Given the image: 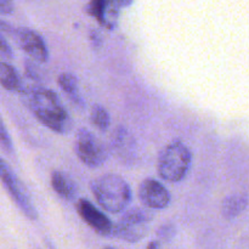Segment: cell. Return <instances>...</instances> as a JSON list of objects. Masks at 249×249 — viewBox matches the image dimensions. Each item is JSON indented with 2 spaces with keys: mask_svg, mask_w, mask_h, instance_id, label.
Returning a JSON list of instances; mask_svg holds the SVG:
<instances>
[{
  "mask_svg": "<svg viewBox=\"0 0 249 249\" xmlns=\"http://www.w3.org/2000/svg\"><path fill=\"white\" fill-rule=\"evenodd\" d=\"M27 108L43 125L57 134H68L73 129L72 118L63 107L60 97L50 89L33 85L19 91Z\"/></svg>",
  "mask_w": 249,
  "mask_h": 249,
  "instance_id": "cell-1",
  "label": "cell"
},
{
  "mask_svg": "<svg viewBox=\"0 0 249 249\" xmlns=\"http://www.w3.org/2000/svg\"><path fill=\"white\" fill-rule=\"evenodd\" d=\"M91 190L100 207L109 213L124 211L131 201V190L128 182L116 174H105L95 179Z\"/></svg>",
  "mask_w": 249,
  "mask_h": 249,
  "instance_id": "cell-2",
  "label": "cell"
},
{
  "mask_svg": "<svg viewBox=\"0 0 249 249\" xmlns=\"http://www.w3.org/2000/svg\"><path fill=\"white\" fill-rule=\"evenodd\" d=\"M191 162L192 153L189 147L181 141H173L158 156V174L168 182H179L189 173Z\"/></svg>",
  "mask_w": 249,
  "mask_h": 249,
  "instance_id": "cell-3",
  "label": "cell"
},
{
  "mask_svg": "<svg viewBox=\"0 0 249 249\" xmlns=\"http://www.w3.org/2000/svg\"><path fill=\"white\" fill-rule=\"evenodd\" d=\"M153 215L142 208H133L125 212L118 223L113 225L112 236L125 242H139L150 230Z\"/></svg>",
  "mask_w": 249,
  "mask_h": 249,
  "instance_id": "cell-4",
  "label": "cell"
},
{
  "mask_svg": "<svg viewBox=\"0 0 249 249\" xmlns=\"http://www.w3.org/2000/svg\"><path fill=\"white\" fill-rule=\"evenodd\" d=\"M74 152L80 162L89 168H99L108 158L106 146L88 129H79L75 134Z\"/></svg>",
  "mask_w": 249,
  "mask_h": 249,
  "instance_id": "cell-5",
  "label": "cell"
},
{
  "mask_svg": "<svg viewBox=\"0 0 249 249\" xmlns=\"http://www.w3.org/2000/svg\"><path fill=\"white\" fill-rule=\"evenodd\" d=\"M0 181H1L2 186L7 191L9 196L11 197L12 201L15 202L19 211L24 214L31 220H36L38 219V213L36 209L34 208L33 203H32L29 195L27 192L26 187L23 186L14 170L10 168V165L0 157Z\"/></svg>",
  "mask_w": 249,
  "mask_h": 249,
  "instance_id": "cell-6",
  "label": "cell"
},
{
  "mask_svg": "<svg viewBox=\"0 0 249 249\" xmlns=\"http://www.w3.org/2000/svg\"><path fill=\"white\" fill-rule=\"evenodd\" d=\"M111 148L117 160L124 165H134L139 160V145L133 134L124 126H117L112 135Z\"/></svg>",
  "mask_w": 249,
  "mask_h": 249,
  "instance_id": "cell-7",
  "label": "cell"
},
{
  "mask_svg": "<svg viewBox=\"0 0 249 249\" xmlns=\"http://www.w3.org/2000/svg\"><path fill=\"white\" fill-rule=\"evenodd\" d=\"M12 38L15 39L19 49L24 51L34 62L45 63L49 60V50L45 41L41 38L40 34L28 28L15 29L12 33Z\"/></svg>",
  "mask_w": 249,
  "mask_h": 249,
  "instance_id": "cell-8",
  "label": "cell"
},
{
  "mask_svg": "<svg viewBox=\"0 0 249 249\" xmlns=\"http://www.w3.org/2000/svg\"><path fill=\"white\" fill-rule=\"evenodd\" d=\"M130 1L131 0H90L87 11L102 26L114 28L121 7L126 6Z\"/></svg>",
  "mask_w": 249,
  "mask_h": 249,
  "instance_id": "cell-9",
  "label": "cell"
},
{
  "mask_svg": "<svg viewBox=\"0 0 249 249\" xmlns=\"http://www.w3.org/2000/svg\"><path fill=\"white\" fill-rule=\"evenodd\" d=\"M75 208H77V212L80 215V218L95 232L102 236L112 235V230H113V224H112V221L109 220L108 216H106L102 212H100L91 202L88 201V199L80 198L75 203Z\"/></svg>",
  "mask_w": 249,
  "mask_h": 249,
  "instance_id": "cell-10",
  "label": "cell"
},
{
  "mask_svg": "<svg viewBox=\"0 0 249 249\" xmlns=\"http://www.w3.org/2000/svg\"><path fill=\"white\" fill-rule=\"evenodd\" d=\"M139 198L146 207L152 209L167 208L170 203V194L155 179H145L139 187Z\"/></svg>",
  "mask_w": 249,
  "mask_h": 249,
  "instance_id": "cell-11",
  "label": "cell"
},
{
  "mask_svg": "<svg viewBox=\"0 0 249 249\" xmlns=\"http://www.w3.org/2000/svg\"><path fill=\"white\" fill-rule=\"evenodd\" d=\"M51 186L53 191L66 201H74L78 194V187L75 182L71 179L70 175L60 170H53L51 173Z\"/></svg>",
  "mask_w": 249,
  "mask_h": 249,
  "instance_id": "cell-12",
  "label": "cell"
},
{
  "mask_svg": "<svg viewBox=\"0 0 249 249\" xmlns=\"http://www.w3.org/2000/svg\"><path fill=\"white\" fill-rule=\"evenodd\" d=\"M249 204V197L246 194H233L226 197L221 203V214L228 220L237 218L246 211Z\"/></svg>",
  "mask_w": 249,
  "mask_h": 249,
  "instance_id": "cell-13",
  "label": "cell"
},
{
  "mask_svg": "<svg viewBox=\"0 0 249 249\" xmlns=\"http://www.w3.org/2000/svg\"><path fill=\"white\" fill-rule=\"evenodd\" d=\"M57 83L62 91L68 96V99L77 106L83 107L84 101L79 92V85H78V79L72 73H61L57 78Z\"/></svg>",
  "mask_w": 249,
  "mask_h": 249,
  "instance_id": "cell-14",
  "label": "cell"
},
{
  "mask_svg": "<svg viewBox=\"0 0 249 249\" xmlns=\"http://www.w3.org/2000/svg\"><path fill=\"white\" fill-rule=\"evenodd\" d=\"M0 85L10 91L19 92L23 89V83L17 71L5 61H0Z\"/></svg>",
  "mask_w": 249,
  "mask_h": 249,
  "instance_id": "cell-15",
  "label": "cell"
},
{
  "mask_svg": "<svg viewBox=\"0 0 249 249\" xmlns=\"http://www.w3.org/2000/svg\"><path fill=\"white\" fill-rule=\"evenodd\" d=\"M90 122L100 131H105L108 129L109 124H111V118H109L107 109L104 106L97 104L94 105L90 109Z\"/></svg>",
  "mask_w": 249,
  "mask_h": 249,
  "instance_id": "cell-16",
  "label": "cell"
},
{
  "mask_svg": "<svg viewBox=\"0 0 249 249\" xmlns=\"http://www.w3.org/2000/svg\"><path fill=\"white\" fill-rule=\"evenodd\" d=\"M0 147L9 155L14 153V146H12L11 138H10L9 133H7L6 128L4 125V122L0 118Z\"/></svg>",
  "mask_w": 249,
  "mask_h": 249,
  "instance_id": "cell-17",
  "label": "cell"
},
{
  "mask_svg": "<svg viewBox=\"0 0 249 249\" xmlns=\"http://www.w3.org/2000/svg\"><path fill=\"white\" fill-rule=\"evenodd\" d=\"M175 232H177V229H175L174 224L168 223V224H164V225L160 226V229L157 230V236L160 241L168 242V241H170L173 237H174Z\"/></svg>",
  "mask_w": 249,
  "mask_h": 249,
  "instance_id": "cell-18",
  "label": "cell"
},
{
  "mask_svg": "<svg viewBox=\"0 0 249 249\" xmlns=\"http://www.w3.org/2000/svg\"><path fill=\"white\" fill-rule=\"evenodd\" d=\"M14 58V51L6 39L0 34V60L10 61Z\"/></svg>",
  "mask_w": 249,
  "mask_h": 249,
  "instance_id": "cell-19",
  "label": "cell"
},
{
  "mask_svg": "<svg viewBox=\"0 0 249 249\" xmlns=\"http://www.w3.org/2000/svg\"><path fill=\"white\" fill-rule=\"evenodd\" d=\"M36 62H32V61H27L26 62V66H24V68H26V73L27 75H28L31 79H33L34 82H39L40 80V74H39V70L36 68Z\"/></svg>",
  "mask_w": 249,
  "mask_h": 249,
  "instance_id": "cell-20",
  "label": "cell"
},
{
  "mask_svg": "<svg viewBox=\"0 0 249 249\" xmlns=\"http://www.w3.org/2000/svg\"><path fill=\"white\" fill-rule=\"evenodd\" d=\"M14 11L12 0H0V15H10Z\"/></svg>",
  "mask_w": 249,
  "mask_h": 249,
  "instance_id": "cell-21",
  "label": "cell"
},
{
  "mask_svg": "<svg viewBox=\"0 0 249 249\" xmlns=\"http://www.w3.org/2000/svg\"><path fill=\"white\" fill-rule=\"evenodd\" d=\"M90 40H91L92 46L95 49H100L102 45V36L101 34L97 31H91L90 32Z\"/></svg>",
  "mask_w": 249,
  "mask_h": 249,
  "instance_id": "cell-22",
  "label": "cell"
},
{
  "mask_svg": "<svg viewBox=\"0 0 249 249\" xmlns=\"http://www.w3.org/2000/svg\"><path fill=\"white\" fill-rule=\"evenodd\" d=\"M15 29L12 28L11 26H10L9 23H6L5 21H2V19H0V32H2V33H7V34H11L14 33Z\"/></svg>",
  "mask_w": 249,
  "mask_h": 249,
  "instance_id": "cell-23",
  "label": "cell"
},
{
  "mask_svg": "<svg viewBox=\"0 0 249 249\" xmlns=\"http://www.w3.org/2000/svg\"><path fill=\"white\" fill-rule=\"evenodd\" d=\"M146 249H160V242L158 241H152V242L148 243Z\"/></svg>",
  "mask_w": 249,
  "mask_h": 249,
  "instance_id": "cell-24",
  "label": "cell"
},
{
  "mask_svg": "<svg viewBox=\"0 0 249 249\" xmlns=\"http://www.w3.org/2000/svg\"><path fill=\"white\" fill-rule=\"evenodd\" d=\"M106 249H112V248H106Z\"/></svg>",
  "mask_w": 249,
  "mask_h": 249,
  "instance_id": "cell-25",
  "label": "cell"
}]
</instances>
